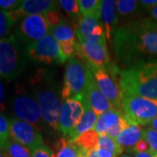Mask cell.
Returning a JSON list of instances; mask_svg holds the SVG:
<instances>
[{
	"mask_svg": "<svg viewBox=\"0 0 157 157\" xmlns=\"http://www.w3.org/2000/svg\"><path fill=\"white\" fill-rule=\"evenodd\" d=\"M2 150L6 152L9 157H32V151L28 147L17 142L11 137L6 142V146Z\"/></svg>",
	"mask_w": 157,
	"mask_h": 157,
	"instance_id": "25",
	"label": "cell"
},
{
	"mask_svg": "<svg viewBox=\"0 0 157 157\" xmlns=\"http://www.w3.org/2000/svg\"><path fill=\"white\" fill-rule=\"evenodd\" d=\"M147 152L149 151V147H148V144L146 141V140L143 138L136 144L135 146V147L131 150H128L127 152Z\"/></svg>",
	"mask_w": 157,
	"mask_h": 157,
	"instance_id": "37",
	"label": "cell"
},
{
	"mask_svg": "<svg viewBox=\"0 0 157 157\" xmlns=\"http://www.w3.org/2000/svg\"><path fill=\"white\" fill-rule=\"evenodd\" d=\"M139 5L145 9L151 10L154 7L157 6V0H140L138 1Z\"/></svg>",
	"mask_w": 157,
	"mask_h": 157,
	"instance_id": "38",
	"label": "cell"
},
{
	"mask_svg": "<svg viewBox=\"0 0 157 157\" xmlns=\"http://www.w3.org/2000/svg\"><path fill=\"white\" fill-rule=\"evenodd\" d=\"M122 113L116 108H112L108 111L98 115L94 130L99 135H106L108 130L114 127L122 118Z\"/></svg>",
	"mask_w": 157,
	"mask_h": 157,
	"instance_id": "19",
	"label": "cell"
},
{
	"mask_svg": "<svg viewBox=\"0 0 157 157\" xmlns=\"http://www.w3.org/2000/svg\"><path fill=\"white\" fill-rule=\"evenodd\" d=\"M34 95L39 104L43 121L53 130H59L62 96L58 83L50 72L41 70L33 79Z\"/></svg>",
	"mask_w": 157,
	"mask_h": 157,
	"instance_id": "3",
	"label": "cell"
},
{
	"mask_svg": "<svg viewBox=\"0 0 157 157\" xmlns=\"http://www.w3.org/2000/svg\"><path fill=\"white\" fill-rule=\"evenodd\" d=\"M50 33L56 39L57 42H65V41H76V35L71 25L65 19H61L60 22L56 26L50 28Z\"/></svg>",
	"mask_w": 157,
	"mask_h": 157,
	"instance_id": "23",
	"label": "cell"
},
{
	"mask_svg": "<svg viewBox=\"0 0 157 157\" xmlns=\"http://www.w3.org/2000/svg\"><path fill=\"white\" fill-rule=\"evenodd\" d=\"M83 111L84 108L82 103L78 99H68L63 103L59 131L64 135V137H70L73 129L80 121Z\"/></svg>",
	"mask_w": 157,
	"mask_h": 157,
	"instance_id": "13",
	"label": "cell"
},
{
	"mask_svg": "<svg viewBox=\"0 0 157 157\" xmlns=\"http://www.w3.org/2000/svg\"><path fill=\"white\" fill-rule=\"evenodd\" d=\"M117 77L121 98L140 96L157 100V60L140 62L125 69L119 68Z\"/></svg>",
	"mask_w": 157,
	"mask_h": 157,
	"instance_id": "2",
	"label": "cell"
},
{
	"mask_svg": "<svg viewBox=\"0 0 157 157\" xmlns=\"http://www.w3.org/2000/svg\"><path fill=\"white\" fill-rule=\"evenodd\" d=\"M4 96H5V88L3 82L0 80V111L5 109V105H4Z\"/></svg>",
	"mask_w": 157,
	"mask_h": 157,
	"instance_id": "39",
	"label": "cell"
},
{
	"mask_svg": "<svg viewBox=\"0 0 157 157\" xmlns=\"http://www.w3.org/2000/svg\"><path fill=\"white\" fill-rule=\"evenodd\" d=\"M0 157H9V156L6 155V153L4 151V150L0 149Z\"/></svg>",
	"mask_w": 157,
	"mask_h": 157,
	"instance_id": "43",
	"label": "cell"
},
{
	"mask_svg": "<svg viewBox=\"0 0 157 157\" xmlns=\"http://www.w3.org/2000/svg\"><path fill=\"white\" fill-rule=\"evenodd\" d=\"M99 138L100 135L98 133H96L94 130H90L71 140L86 154L87 152L94 150L98 147Z\"/></svg>",
	"mask_w": 157,
	"mask_h": 157,
	"instance_id": "22",
	"label": "cell"
},
{
	"mask_svg": "<svg viewBox=\"0 0 157 157\" xmlns=\"http://www.w3.org/2000/svg\"><path fill=\"white\" fill-rule=\"evenodd\" d=\"M78 100H79L80 102L82 103L84 111H83V114L81 116L80 121H78V123L75 127V128L73 129L70 137L67 138L69 140H73V139L77 138L78 136L87 132V131L94 130L96 121H97V117H98V115L94 113V111L91 108L87 101L86 100L85 96L78 98Z\"/></svg>",
	"mask_w": 157,
	"mask_h": 157,
	"instance_id": "17",
	"label": "cell"
},
{
	"mask_svg": "<svg viewBox=\"0 0 157 157\" xmlns=\"http://www.w3.org/2000/svg\"><path fill=\"white\" fill-rule=\"evenodd\" d=\"M100 21L104 28L107 40H111L113 31L118 26L116 1L101 0Z\"/></svg>",
	"mask_w": 157,
	"mask_h": 157,
	"instance_id": "15",
	"label": "cell"
},
{
	"mask_svg": "<svg viewBox=\"0 0 157 157\" xmlns=\"http://www.w3.org/2000/svg\"><path fill=\"white\" fill-rule=\"evenodd\" d=\"M55 148V157H80L86 155V153L81 148L66 137H62L57 141Z\"/></svg>",
	"mask_w": 157,
	"mask_h": 157,
	"instance_id": "21",
	"label": "cell"
},
{
	"mask_svg": "<svg viewBox=\"0 0 157 157\" xmlns=\"http://www.w3.org/2000/svg\"><path fill=\"white\" fill-rule=\"evenodd\" d=\"M99 16H81L78 18L77 25L74 26V33L79 43H83L89 37L94 29L101 25Z\"/></svg>",
	"mask_w": 157,
	"mask_h": 157,
	"instance_id": "20",
	"label": "cell"
},
{
	"mask_svg": "<svg viewBox=\"0 0 157 157\" xmlns=\"http://www.w3.org/2000/svg\"><path fill=\"white\" fill-rule=\"evenodd\" d=\"M114 55L125 68L157 57V22L143 17L118 25L111 40Z\"/></svg>",
	"mask_w": 157,
	"mask_h": 157,
	"instance_id": "1",
	"label": "cell"
},
{
	"mask_svg": "<svg viewBox=\"0 0 157 157\" xmlns=\"http://www.w3.org/2000/svg\"><path fill=\"white\" fill-rule=\"evenodd\" d=\"M143 131L144 128H142L141 126L131 124L118 135L115 140L120 146L123 147L124 150L128 151L133 149L135 145L143 139Z\"/></svg>",
	"mask_w": 157,
	"mask_h": 157,
	"instance_id": "18",
	"label": "cell"
},
{
	"mask_svg": "<svg viewBox=\"0 0 157 157\" xmlns=\"http://www.w3.org/2000/svg\"><path fill=\"white\" fill-rule=\"evenodd\" d=\"M50 33V27L44 15H33L24 17L18 26L20 39L27 45L44 39Z\"/></svg>",
	"mask_w": 157,
	"mask_h": 157,
	"instance_id": "11",
	"label": "cell"
},
{
	"mask_svg": "<svg viewBox=\"0 0 157 157\" xmlns=\"http://www.w3.org/2000/svg\"><path fill=\"white\" fill-rule=\"evenodd\" d=\"M32 157H55V155L44 143L32 151Z\"/></svg>",
	"mask_w": 157,
	"mask_h": 157,
	"instance_id": "35",
	"label": "cell"
},
{
	"mask_svg": "<svg viewBox=\"0 0 157 157\" xmlns=\"http://www.w3.org/2000/svg\"><path fill=\"white\" fill-rule=\"evenodd\" d=\"M101 0H78L81 16H99L101 10Z\"/></svg>",
	"mask_w": 157,
	"mask_h": 157,
	"instance_id": "26",
	"label": "cell"
},
{
	"mask_svg": "<svg viewBox=\"0 0 157 157\" xmlns=\"http://www.w3.org/2000/svg\"><path fill=\"white\" fill-rule=\"evenodd\" d=\"M138 5V1L135 0H118L116 1L117 13L121 17H127L135 12Z\"/></svg>",
	"mask_w": 157,
	"mask_h": 157,
	"instance_id": "28",
	"label": "cell"
},
{
	"mask_svg": "<svg viewBox=\"0 0 157 157\" xmlns=\"http://www.w3.org/2000/svg\"><path fill=\"white\" fill-rule=\"evenodd\" d=\"M23 67L24 62L17 39L13 36L0 39V77L6 79L17 78Z\"/></svg>",
	"mask_w": 157,
	"mask_h": 157,
	"instance_id": "7",
	"label": "cell"
},
{
	"mask_svg": "<svg viewBox=\"0 0 157 157\" xmlns=\"http://www.w3.org/2000/svg\"><path fill=\"white\" fill-rule=\"evenodd\" d=\"M98 147L108 149L110 151L113 152L118 156H121L123 154L124 151L123 147L118 144L115 139L111 138L110 136H108L107 135H100Z\"/></svg>",
	"mask_w": 157,
	"mask_h": 157,
	"instance_id": "27",
	"label": "cell"
},
{
	"mask_svg": "<svg viewBox=\"0 0 157 157\" xmlns=\"http://www.w3.org/2000/svg\"><path fill=\"white\" fill-rule=\"evenodd\" d=\"M128 154L133 155L135 157H155L149 151L147 152H127Z\"/></svg>",
	"mask_w": 157,
	"mask_h": 157,
	"instance_id": "40",
	"label": "cell"
},
{
	"mask_svg": "<svg viewBox=\"0 0 157 157\" xmlns=\"http://www.w3.org/2000/svg\"><path fill=\"white\" fill-rule=\"evenodd\" d=\"M75 42L71 41H65V42H59V52L63 62L67 61L68 59L75 57Z\"/></svg>",
	"mask_w": 157,
	"mask_h": 157,
	"instance_id": "31",
	"label": "cell"
},
{
	"mask_svg": "<svg viewBox=\"0 0 157 157\" xmlns=\"http://www.w3.org/2000/svg\"><path fill=\"white\" fill-rule=\"evenodd\" d=\"M27 55L34 61L45 64H60L62 60L59 43L53 36L49 33L44 39L28 45Z\"/></svg>",
	"mask_w": 157,
	"mask_h": 157,
	"instance_id": "9",
	"label": "cell"
},
{
	"mask_svg": "<svg viewBox=\"0 0 157 157\" xmlns=\"http://www.w3.org/2000/svg\"><path fill=\"white\" fill-rule=\"evenodd\" d=\"M75 56L83 59L86 64L94 67H103L111 64V57L108 52L107 42L90 44L75 43Z\"/></svg>",
	"mask_w": 157,
	"mask_h": 157,
	"instance_id": "10",
	"label": "cell"
},
{
	"mask_svg": "<svg viewBox=\"0 0 157 157\" xmlns=\"http://www.w3.org/2000/svg\"><path fill=\"white\" fill-rule=\"evenodd\" d=\"M11 137L33 151L44 144L41 134L37 128L17 118L11 119L10 126Z\"/></svg>",
	"mask_w": 157,
	"mask_h": 157,
	"instance_id": "12",
	"label": "cell"
},
{
	"mask_svg": "<svg viewBox=\"0 0 157 157\" xmlns=\"http://www.w3.org/2000/svg\"><path fill=\"white\" fill-rule=\"evenodd\" d=\"M10 126L11 121L4 114L0 113V149H4L6 142L11 138Z\"/></svg>",
	"mask_w": 157,
	"mask_h": 157,
	"instance_id": "29",
	"label": "cell"
},
{
	"mask_svg": "<svg viewBox=\"0 0 157 157\" xmlns=\"http://www.w3.org/2000/svg\"><path fill=\"white\" fill-rule=\"evenodd\" d=\"M86 157H119L113 152L110 151L106 148H96L94 150L87 152Z\"/></svg>",
	"mask_w": 157,
	"mask_h": 157,
	"instance_id": "36",
	"label": "cell"
},
{
	"mask_svg": "<svg viewBox=\"0 0 157 157\" xmlns=\"http://www.w3.org/2000/svg\"><path fill=\"white\" fill-rule=\"evenodd\" d=\"M150 128L153 129H155V131L157 132V117L156 118H155L153 121H151V123H150Z\"/></svg>",
	"mask_w": 157,
	"mask_h": 157,
	"instance_id": "42",
	"label": "cell"
},
{
	"mask_svg": "<svg viewBox=\"0 0 157 157\" xmlns=\"http://www.w3.org/2000/svg\"><path fill=\"white\" fill-rule=\"evenodd\" d=\"M58 1L52 0H24L17 11L21 17L33 15H45L46 12L56 10Z\"/></svg>",
	"mask_w": 157,
	"mask_h": 157,
	"instance_id": "16",
	"label": "cell"
},
{
	"mask_svg": "<svg viewBox=\"0 0 157 157\" xmlns=\"http://www.w3.org/2000/svg\"><path fill=\"white\" fill-rule=\"evenodd\" d=\"M44 17H45V20H46V22H47L50 28L56 26L62 19V18H60V15H59L57 9L46 12L44 15Z\"/></svg>",
	"mask_w": 157,
	"mask_h": 157,
	"instance_id": "34",
	"label": "cell"
},
{
	"mask_svg": "<svg viewBox=\"0 0 157 157\" xmlns=\"http://www.w3.org/2000/svg\"><path fill=\"white\" fill-rule=\"evenodd\" d=\"M119 157H135L133 155H131V154H128V153H126V154H122L121 156Z\"/></svg>",
	"mask_w": 157,
	"mask_h": 157,
	"instance_id": "44",
	"label": "cell"
},
{
	"mask_svg": "<svg viewBox=\"0 0 157 157\" xmlns=\"http://www.w3.org/2000/svg\"><path fill=\"white\" fill-rule=\"evenodd\" d=\"M84 96L91 108L94 111L97 115H100L102 113L114 108L112 104L107 101V98L103 95L101 90L99 89L95 78L92 72L89 70V68L87 71V80Z\"/></svg>",
	"mask_w": 157,
	"mask_h": 157,
	"instance_id": "14",
	"label": "cell"
},
{
	"mask_svg": "<svg viewBox=\"0 0 157 157\" xmlns=\"http://www.w3.org/2000/svg\"><path fill=\"white\" fill-rule=\"evenodd\" d=\"M154 155L155 157H157V155Z\"/></svg>",
	"mask_w": 157,
	"mask_h": 157,
	"instance_id": "45",
	"label": "cell"
},
{
	"mask_svg": "<svg viewBox=\"0 0 157 157\" xmlns=\"http://www.w3.org/2000/svg\"><path fill=\"white\" fill-rule=\"evenodd\" d=\"M149 12H150V15H151L153 20L157 22V6L154 7L151 10H149Z\"/></svg>",
	"mask_w": 157,
	"mask_h": 157,
	"instance_id": "41",
	"label": "cell"
},
{
	"mask_svg": "<svg viewBox=\"0 0 157 157\" xmlns=\"http://www.w3.org/2000/svg\"><path fill=\"white\" fill-rule=\"evenodd\" d=\"M23 1L21 0H0V10L5 11H13L17 10Z\"/></svg>",
	"mask_w": 157,
	"mask_h": 157,
	"instance_id": "33",
	"label": "cell"
},
{
	"mask_svg": "<svg viewBox=\"0 0 157 157\" xmlns=\"http://www.w3.org/2000/svg\"><path fill=\"white\" fill-rule=\"evenodd\" d=\"M80 157H86V156H80Z\"/></svg>",
	"mask_w": 157,
	"mask_h": 157,
	"instance_id": "46",
	"label": "cell"
},
{
	"mask_svg": "<svg viewBox=\"0 0 157 157\" xmlns=\"http://www.w3.org/2000/svg\"><path fill=\"white\" fill-rule=\"evenodd\" d=\"M22 17L18 11H5L0 10V39L8 37L11 28Z\"/></svg>",
	"mask_w": 157,
	"mask_h": 157,
	"instance_id": "24",
	"label": "cell"
},
{
	"mask_svg": "<svg viewBox=\"0 0 157 157\" xmlns=\"http://www.w3.org/2000/svg\"><path fill=\"white\" fill-rule=\"evenodd\" d=\"M143 138L149 147V152L152 155H157V132L151 128H146L143 131Z\"/></svg>",
	"mask_w": 157,
	"mask_h": 157,
	"instance_id": "32",
	"label": "cell"
},
{
	"mask_svg": "<svg viewBox=\"0 0 157 157\" xmlns=\"http://www.w3.org/2000/svg\"><path fill=\"white\" fill-rule=\"evenodd\" d=\"M59 6L61 7L64 11L73 17L78 18L79 17V6H78V0H59L58 1Z\"/></svg>",
	"mask_w": 157,
	"mask_h": 157,
	"instance_id": "30",
	"label": "cell"
},
{
	"mask_svg": "<svg viewBox=\"0 0 157 157\" xmlns=\"http://www.w3.org/2000/svg\"><path fill=\"white\" fill-rule=\"evenodd\" d=\"M87 67L93 73L98 87L103 95L112 104L113 107L121 110V94L117 77L120 67L111 63L103 67H94L90 66H87Z\"/></svg>",
	"mask_w": 157,
	"mask_h": 157,
	"instance_id": "6",
	"label": "cell"
},
{
	"mask_svg": "<svg viewBox=\"0 0 157 157\" xmlns=\"http://www.w3.org/2000/svg\"><path fill=\"white\" fill-rule=\"evenodd\" d=\"M121 111L130 124L148 126L157 117V100L125 96L121 98Z\"/></svg>",
	"mask_w": 157,
	"mask_h": 157,
	"instance_id": "4",
	"label": "cell"
},
{
	"mask_svg": "<svg viewBox=\"0 0 157 157\" xmlns=\"http://www.w3.org/2000/svg\"><path fill=\"white\" fill-rule=\"evenodd\" d=\"M88 68L86 62L78 57L68 59L66 65L64 86L61 89L63 100L78 99L84 96Z\"/></svg>",
	"mask_w": 157,
	"mask_h": 157,
	"instance_id": "5",
	"label": "cell"
},
{
	"mask_svg": "<svg viewBox=\"0 0 157 157\" xmlns=\"http://www.w3.org/2000/svg\"><path fill=\"white\" fill-rule=\"evenodd\" d=\"M11 107L17 119L25 121L35 128L42 123V114L37 101L21 91L13 97Z\"/></svg>",
	"mask_w": 157,
	"mask_h": 157,
	"instance_id": "8",
	"label": "cell"
}]
</instances>
